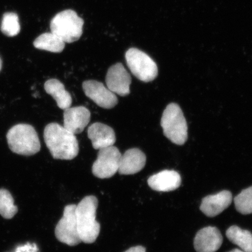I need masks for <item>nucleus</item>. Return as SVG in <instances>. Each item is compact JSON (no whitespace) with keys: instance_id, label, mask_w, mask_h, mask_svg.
I'll use <instances>...</instances> for the list:
<instances>
[{"instance_id":"b1692460","label":"nucleus","mask_w":252,"mask_h":252,"mask_svg":"<svg viewBox=\"0 0 252 252\" xmlns=\"http://www.w3.org/2000/svg\"><path fill=\"white\" fill-rule=\"evenodd\" d=\"M125 252H146V248L142 246H137V247H132Z\"/></svg>"},{"instance_id":"7ed1b4c3","label":"nucleus","mask_w":252,"mask_h":252,"mask_svg":"<svg viewBox=\"0 0 252 252\" xmlns=\"http://www.w3.org/2000/svg\"><path fill=\"white\" fill-rule=\"evenodd\" d=\"M7 139L9 149L19 155L33 156L40 150L38 135L30 125L14 126L8 131Z\"/></svg>"},{"instance_id":"aec40b11","label":"nucleus","mask_w":252,"mask_h":252,"mask_svg":"<svg viewBox=\"0 0 252 252\" xmlns=\"http://www.w3.org/2000/svg\"><path fill=\"white\" fill-rule=\"evenodd\" d=\"M18 212L14 200L6 189H0V215L5 219H11Z\"/></svg>"},{"instance_id":"dca6fc26","label":"nucleus","mask_w":252,"mask_h":252,"mask_svg":"<svg viewBox=\"0 0 252 252\" xmlns=\"http://www.w3.org/2000/svg\"><path fill=\"white\" fill-rule=\"evenodd\" d=\"M146 163V156L138 149L126 151L122 155L118 172L121 175H134L144 168Z\"/></svg>"},{"instance_id":"5701e85b","label":"nucleus","mask_w":252,"mask_h":252,"mask_svg":"<svg viewBox=\"0 0 252 252\" xmlns=\"http://www.w3.org/2000/svg\"><path fill=\"white\" fill-rule=\"evenodd\" d=\"M38 248L35 244L28 242L26 244L18 246L15 249L14 252H38Z\"/></svg>"},{"instance_id":"4468645a","label":"nucleus","mask_w":252,"mask_h":252,"mask_svg":"<svg viewBox=\"0 0 252 252\" xmlns=\"http://www.w3.org/2000/svg\"><path fill=\"white\" fill-rule=\"evenodd\" d=\"M88 136L95 150L112 146L116 140L113 129L101 123H94L91 125L88 128Z\"/></svg>"},{"instance_id":"2eb2a0df","label":"nucleus","mask_w":252,"mask_h":252,"mask_svg":"<svg viewBox=\"0 0 252 252\" xmlns=\"http://www.w3.org/2000/svg\"><path fill=\"white\" fill-rule=\"evenodd\" d=\"M181 182V175L172 170H164L148 179V184L153 190L161 192L175 190L180 187Z\"/></svg>"},{"instance_id":"39448f33","label":"nucleus","mask_w":252,"mask_h":252,"mask_svg":"<svg viewBox=\"0 0 252 252\" xmlns=\"http://www.w3.org/2000/svg\"><path fill=\"white\" fill-rule=\"evenodd\" d=\"M84 23L83 19L78 17L76 12L67 9L59 12L52 19L50 30L65 43H71L80 38Z\"/></svg>"},{"instance_id":"f3484780","label":"nucleus","mask_w":252,"mask_h":252,"mask_svg":"<svg viewBox=\"0 0 252 252\" xmlns=\"http://www.w3.org/2000/svg\"><path fill=\"white\" fill-rule=\"evenodd\" d=\"M44 87L46 92L56 100L60 109L64 110L71 107V94L65 90L64 85L61 81L57 79H50L46 82Z\"/></svg>"},{"instance_id":"9b49d317","label":"nucleus","mask_w":252,"mask_h":252,"mask_svg":"<svg viewBox=\"0 0 252 252\" xmlns=\"http://www.w3.org/2000/svg\"><path fill=\"white\" fill-rule=\"evenodd\" d=\"M223 238L215 226H207L195 236L194 247L197 252H216L221 247Z\"/></svg>"},{"instance_id":"a878e982","label":"nucleus","mask_w":252,"mask_h":252,"mask_svg":"<svg viewBox=\"0 0 252 252\" xmlns=\"http://www.w3.org/2000/svg\"><path fill=\"white\" fill-rule=\"evenodd\" d=\"M1 67H2V62L1 59H0V71L1 70Z\"/></svg>"},{"instance_id":"a211bd4d","label":"nucleus","mask_w":252,"mask_h":252,"mask_svg":"<svg viewBox=\"0 0 252 252\" xmlns=\"http://www.w3.org/2000/svg\"><path fill=\"white\" fill-rule=\"evenodd\" d=\"M226 237L232 244L245 252H252V234L247 230L233 225L226 232Z\"/></svg>"},{"instance_id":"4be33fe9","label":"nucleus","mask_w":252,"mask_h":252,"mask_svg":"<svg viewBox=\"0 0 252 252\" xmlns=\"http://www.w3.org/2000/svg\"><path fill=\"white\" fill-rule=\"evenodd\" d=\"M236 210L244 215L252 214V187L244 189L234 198Z\"/></svg>"},{"instance_id":"20e7f679","label":"nucleus","mask_w":252,"mask_h":252,"mask_svg":"<svg viewBox=\"0 0 252 252\" xmlns=\"http://www.w3.org/2000/svg\"><path fill=\"white\" fill-rule=\"evenodd\" d=\"M163 134L173 143L182 146L188 139V125L184 113L177 104L167 106L160 121Z\"/></svg>"},{"instance_id":"9d476101","label":"nucleus","mask_w":252,"mask_h":252,"mask_svg":"<svg viewBox=\"0 0 252 252\" xmlns=\"http://www.w3.org/2000/svg\"><path fill=\"white\" fill-rule=\"evenodd\" d=\"M131 78L122 63H116L109 68L106 77L107 87L113 93L121 96L130 94Z\"/></svg>"},{"instance_id":"423d86ee","label":"nucleus","mask_w":252,"mask_h":252,"mask_svg":"<svg viewBox=\"0 0 252 252\" xmlns=\"http://www.w3.org/2000/svg\"><path fill=\"white\" fill-rule=\"evenodd\" d=\"M126 60L132 74L145 83L155 80L158 74L156 62L139 49L133 47L128 49L126 53Z\"/></svg>"},{"instance_id":"412c9836","label":"nucleus","mask_w":252,"mask_h":252,"mask_svg":"<svg viewBox=\"0 0 252 252\" xmlns=\"http://www.w3.org/2000/svg\"><path fill=\"white\" fill-rule=\"evenodd\" d=\"M21 27L18 16L14 12H6L3 15L1 31L8 37L17 36L20 32Z\"/></svg>"},{"instance_id":"0eeeda50","label":"nucleus","mask_w":252,"mask_h":252,"mask_svg":"<svg viewBox=\"0 0 252 252\" xmlns=\"http://www.w3.org/2000/svg\"><path fill=\"white\" fill-rule=\"evenodd\" d=\"M75 209V204H69L65 207L63 217L55 229V235L58 240L71 247L81 242L78 231Z\"/></svg>"},{"instance_id":"6e6552de","label":"nucleus","mask_w":252,"mask_h":252,"mask_svg":"<svg viewBox=\"0 0 252 252\" xmlns=\"http://www.w3.org/2000/svg\"><path fill=\"white\" fill-rule=\"evenodd\" d=\"M122 154L117 147L110 146L99 150L97 158L93 166L96 177L108 179L118 172Z\"/></svg>"},{"instance_id":"1a4fd4ad","label":"nucleus","mask_w":252,"mask_h":252,"mask_svg":"<svg viewBox=\"0 0 252 252\" xmlns=\"http://www.w3.org/2000/svg\"><path fill=\"white\" fill-rule=\"evenodd\" d=\"M83 88L86 96L102 108L112 109L118 104V99L115 94L99 81H84Z\"/></svg>"},{"instance_id":"f257e3e1","label":"nucleus","mask_w":252,"mask_h":252,"mask_svg":"<svg viewBox=\"0 0 252 252\" xmlns=\"http://www.w3.org/2000/svg\"><path fill=\"white\" fill-rule=\"evenodd\" d=\"M44 139L55 159L71 160L78 156L79 145L75 134L64 126L52 123L44 130Z\"/></svg>"},{"instance_id":"393cba45","label":"nucleus","mask_w":252,"mask_h":252,"mask_svg":"<svg viewBox=\"0 0 252 252\" xmlns=\"http://www.w3.org/2000/svg\"><path fill=\"white\" fill-rule=\"evenodd\" d=\"M229 252H245L241 250H238V249H235V250L230 251Z\"/></svg>"},{"instance_id":"6ab92c4d","label":"nucleus","mask_w":252,"mask_h":252,"mask_svg":"<svg viewBox=\"0 0 252 252\" xmlns=\"http://www.w3.org/2000/svg\"><path fill=\"white\" fill-rule=\"evenodd\" d=\"M65 42L53 32L45 33L37 37L33 45L36 49L52 53H61L65 47Z\"/></svg>"},{"instance_id":"f8f14e48","label":"nucleus","mask_w":252,"mask_h":252,"mask_svg":"<svg viewBox=\"0 0 252 252\" xmlns=\"http://www.w3.org/2000/svg\"><path fill=\"white\" fill-rule=\"evenodd\" d=\"M90 119V111L86 107H70L64 110V127L75 135L83 131Z\"/></svg>"},{"instance_id":"f03ea898","label":"nucleus","mask_w":252,"mask_h":252,"mask_svg":"<svg viewBox=\"0 0 252 252\" xmlns=\"http://www.w3.org/2000/svg\"><path fill=\"white\" fill-rule=\"evenodd\" d=\"M97 206L98 201L94 196L84 197L76 205L75 217L78 231L81 242L84 243H94L99 235L100 225L96 220Z\"/></svg>"},{"instance_id":"ddd939ff","label":"nucleus","mask_w":252,"mask_h":252,"mask_svg":"<svg viewBox=\"0 0 252 252\" xmlns=\"http://www.w3.org/2000/svg\"><path fill=\"white\" fill-rule=\"evenodd\" d=\"M232 201V195L231 192L223 190L219 193L209 195L203 198L200 209L207 217H214L227 209Z\"/></svg>"}]
</instances>
